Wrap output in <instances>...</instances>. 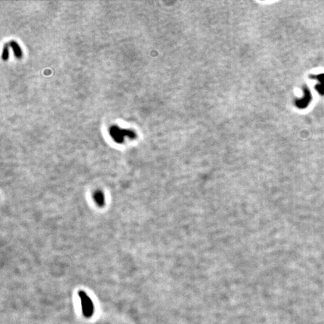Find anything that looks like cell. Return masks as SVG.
<instances>
[{"label": "cell", "instance_id": "3957f363", "mask_svg": "<svg viewBox=\"0 0 324 324\" xmlns=\"http://www.w3.org/2000/svg\"><path fill=\"white\" fill-rule=\"evenodd\" d=\"M314 77V79L318 80L320 82L319 85H317L315 86V89L316 90L320 93L321 96H324V74H320V75H317V76L313 77Z\"/></svg>", "mask_w": 324, "mask_h": 324}, {"label": "cell", "instance_id": "7a4b0ae2", "mask_svg": "<svg viewBox=\"0 0 324 324\" xmlns=\"http://www.w3.org/2000/svg\"><path fill=\"white\" fill-rule=\"evenodd\" d=\"M305 97L302 99L299 100V101H297V104H298V106L299 107H302V108H303V107H305L308 106V104L310 103V101H311V93H310L309 90L308 89H305Z\"/></svg>", "mask_w": 324, "mask_h": 324}, {"label": "cell", "instance_id": "277c9868", "mask_svg": "<svg viewBox=\"0 0 324 324\" xmlns=\"http://www.w3.org/2000/svg\"><path fill=\"white\" fill-rule=\"evenodd\" d=\"M94 198L96 202L98 203V205L103 206L104 203V197L103 192L101 191H97L94 194Z\"/></svg>", "mask_w": 324, "mask_h": 324}, {"label": "cell", "instance_id": "6da1fadb", "mask_svg": "<svg viewBox=\"0 0 324 324\" xmlns=\"http://www.w3.org/2000/svg\"><path fill=\"white\" fill-rule=\"evenodd\" d=\"M79 296H80L81 305H82L83 314L86 318H91L94 313V305L91 299L83 291L79 292Z\"/></svg>", "mask_w": 324, "mask_h": 324}, {"label": "cell", "instance_id": "5b68a950", "mask_svg": "<svg viewBox=\"0 0 324 324\" xmlns=\"http://www.w3.org/2000/svg\"><path fill=\"white\" fill-rule=\"evenodd\" d=\"M11 46H13V47H15V51L16 56H17V57H20L21 50H20V47H19V46L17 45L15 41H11Z\"/></svg>", "mask_w": 324, "mask_h": 324}, {"label": "cell", "instance_id": "8992f818", "mask_svg": "<svg viewBox=\"0 0 324 324\" xmlns=\"http://www.w3.org/2000/svg\"><path fill=\"white\" fill-rule=\"evenodd\" d=\"M8 46L5 45V47H4V51H3V56H2V58L3 59H8Z\"/></svg>", "mask_w": 324, "mask_h": 324}]
</instances>
